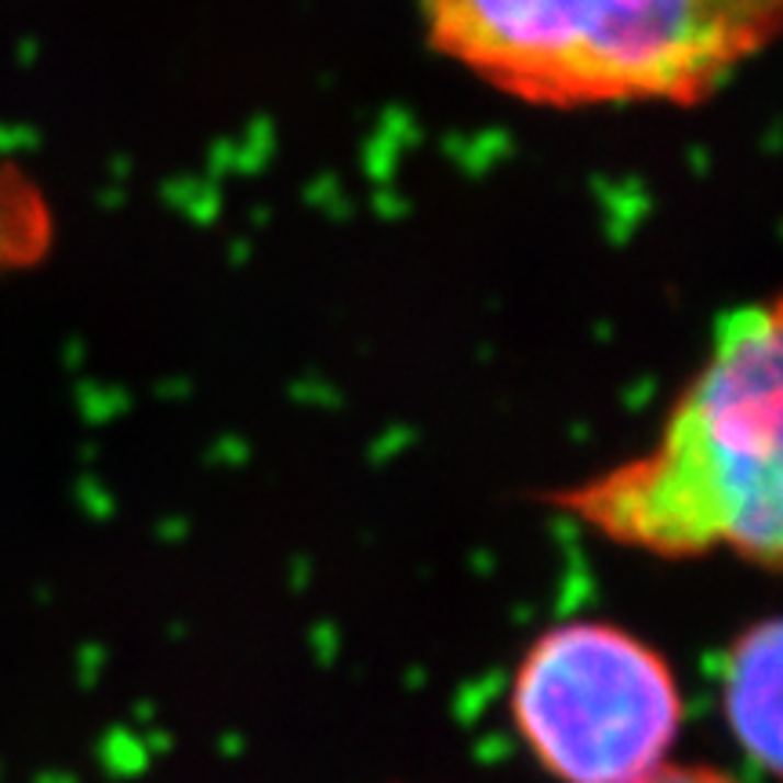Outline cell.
Returning a JSON list of instances; mask_svg holds the SVG:
<instances>
[{
	"label": "cell",
	"mask_w": 783,
	"mask_h": 783,
	"mask_svg": "<svg viewBox=\"0 0 783 783\" xmlns=\"http://www.w3.org/2000/svg\"><path fill=\"white\" fill-rule=\"evenodd\" d=\"M548 504L627 552L783 574V287L718 319L649 446Z\"/></svg>",
	"instance_id": "1"
},
{
	"label": "cell",
	"mask_w": 783,
	"mask_h": 783,
	"mask_svg": "<svg viewBox=\"0 0 783 783\" xmlns=\"http://www.w3.org/2000/svg\"><path fill=\"white\" fill-rule=\"evenodd\" d=\"M421 26L526 105H700L783 41V0H421Z\"/></svg>",
	"instance_id": "2"
},
{
	"label": "cell",
	"mask_w": 783,
	"mask_h": 783,
	"mask_svg": "<svg viewBox=\"0 0 783 783\" xmlns=\"http://www.w3.org/2000/svg\"><path fill=\"white\" fill-rule=\"evenodd\" d=\"M508 715L555 783H635L671 762L685 700L649 638L585 616L544 627L522 649Z\"/></svg>",
	"instance_id": "3"
},
{
	"label": "cell",
	"mask_w": 783,
	"mask_h": 783,
	"mask_svg": "<svg viewBox=\"0 0 783 783\" xmlns=\"http://www.w3.org/2000/svg\"><path fill=\"white\" fill-rule=\"evenodd\" d=\"M718 696L740 751L783 780V616H762L733 638L722 657Z\"/></svg>",
	"instance_id": "4"
},
{
	"label": "cell",
	"mask_w": 783,
	"mask_h": 783,
	"mask_svg": "<svg viewBox=\"0 0 783 783\" xmlns=\"http://www.w3.org/2000/svg\"><path fill=\"white\" fill-rule=\"evenodd\" d=\"M55 218L37 182L11 163H0V276L41 261L52 247Z\"/></svg>",
	"instance_id": "5"
},
{
	"label": "cell",
	"mask_w": 783,
	"mask_h": 783,
	"mask_svg": "<svg viewBox=\"0 0 783 783\" xmlns=\"http://www.w3.org/2000/svg\"><path fill=\"white\" fill-rule=\"evenodd\" d=\"M635 783H744L733 773L718 765H685V762H663L660 769H653L649 776Z\"/></svg>",
	"instance_id": "6"
}]
</instances>
